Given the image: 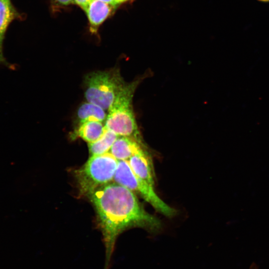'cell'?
Masks as SVG:
<instances>
[{"instance_id": "6da1fadb", "label": "cell", "mask_w": 269, "mask_h": 269, "mask_svg": "<svg viewBox=\"0 0 269 269\" xmlns=\"http://www.w3.org/2000/svg\"><path fill=\"white\" fill-rule=\"evenodd\" d=\"M89 196L110 245L119 233L128 227L139 226L155 230L160 226L159 220L144 209L134 193L123 186L110 183Z\"/></svg>"}, {"instance_id": "7a4b0ae2", "label": "cell", "mask_w": 269, "mask_h": 269, "mask_svg": "<svg viewBox=\"0 0 269 269\" xmlns=\"http://www.w3.org/2000/svg\"><path fill=\"white\" fill-rule=\"evenodd\" d=\"M139 83L137 80L125 84L108 109L105 126L119 136L141 142L132 106L134 94Z\"/></svg>"}, {"instance_id": "3957f363", "label": "cell", "mask_w": 269, "mask_h": 269, "mask_svg": "<svg viewBox=\"0 0 269 269\" xmlns=\"http://www.w3.org/2000/svg\"><path fill=\"white\" fill-rule=\"evenodd\" d=\"M126 84L118 69L91 72L84 80L85 97L88 102L108 110Z\"/></svg>"}, {"instance_id": "277c9868", "label": "cell", "mask_w": 269, "mask_h": 269, "mask_svg": "<svg viewBox=\"0 0 269 269\" xmlns=\"http://www.w3.org/2000/svg\"><path fill=\"white\" fill-rule=\"evenodd\" d=\"M118 160L109 152L91 156L78 172L81 191L90 195L98 188L110 183L114 179Z\"/></svg>"}, {"instance_id": "5b68a950", "label": "cell", "mask_w": 269, "mask_h": 269, "mask_svg": "<svg viewBox=\"0 0 269 269\" xmlns=\"http://www.w3.org/2000/svg\"><path fill=\"white\" fill-rule=\"evenodd\" d=\"M113 179L115 183L138 195L161 214L168 217L175 214L176 211L157 195L154 189V186L135 175L128 160H118Z\"/></svg>"}, {"instance_id": "8992f818", "label": "cell", "mask_w": 269, "mask_h": 269, "mask_svg": "<svg viewBox=\"0 0 269 269\" xmlns=\"http://www.w3.org/2000/svg\"><path fill=\"white\" fill-rule=\"evenodd\" d=\"M23 17L11 0H0V66L9 65L3 54V42L7 29L13 21L22 20Z\"/></svg>"}, {"instance_id": "52a82bcc", "label": "cell", "mask_w": 269, "mask_h": 269, "mask_svg": "<svg viewBox=\"0 0 269 269\" xmlns=\"http://www.w3.org/2000/svg\"><path fill=\"white\" fill-rule=\"evenodd\" d=\"M116 7L97 0H91L85 10L89 22L90 31L97 33L99 26L113 13Z\"/></svg>"}, {"instance_id": "ba28073f", "label": "cell", "mask_w": 269, "mask_h": 269, "mask_svg": "<svg viewBox=\"0 0 269 269\" xmlns=\"http://www.w3.org/2000/svg\"><path fill=\"white\" fill-rule=\"evenodd\" d=\"M128 161L136 176L154 186L152 164L144 149L132 156Z\"/></svg>"}, {"instance_id": "9c48e42d", "label": "cell", "mask_w": 269, "mask_h": 269, "mask_svg": "<svg viewBox=\"0 0 269 269\" xmlns=\"http://www.w3.org/2000/svg\"><path fill=\"white\" fill-rule=\"evenodd\" d=\"M141 142L133 138L119 136L109 152L118 160H128L132 156L143 149Z\"/></svg>"}, {"instance_id": "30bf717a", "label": "cell", "mask_w": 269, "mask_h": 269, "mask_svg": "<svg viewBox=\"0 0 269 269\" xmlns=\"http://www.w3.org/2000/svg\"><path fill=\"white\" fill-rule=\"evenodd\" d=\"M106 128L102 122L88 121L79 124L74 136L81 138L88 143L99 139L104 133Z\"/></svg>"}, {"instance_id": "8fae6325", "label": "cell", "mask_w": 269, "mask_h": 269, "mask_svg": "<svg viewBox=\"0 0 269 269\" xmlns=\"http://www.w3.org/2000/svg\"><path fill=\"white\" fill-rule=\"evenodd\" d=\"M107 115L104 109L88 102L79 107L77 113L79 124L88 121L103 122L106 121Z\"/></svg>"}, {"instance_id": "7c38bea8", "label": "cell", "mask_w": 269, "mask_h": 269, "mask_svg": "<svg viewBox=\"0 0 269 269\" xmlns=\"http://www.w3.org/2000/svg\"><path fill=\"white\" fill-rule=\"evenodd\" d=\"M118 137L119 135L115 132L106 128L104 133L99 139L89 143L91 155H98L108 152Z\"/></svg>"}, {"instance_id": "4fadbf2b", "label": "cell", "mask_w": 269, "mask_h": 269, "mask_svg": "<svg viewBox=\"0 0 269 269\" xmlns=\"http://www.w3.org/2000/svg\"><path fill=\"white\" fill-rule=\"evenodd\" d=\"M74 3L77 4L82 9L85 11L91 0H73Z\"/></svg>"}, {"instance_id": "5bb4252c", "label": "cell", "mask_w": 269, "mask_h": 269, "mask_svg": "<svg viewBox=\"0 0 269 269\" xmlns=\"http://www.w3.org/2000/svg\"><path fill=\"white\" fill-rule=\"evenodd\" d=\"M57 4L62 6H67L72 3H74L73 0H53Z\"/></svg>"}, {"instance_id": "9a60e30c", "label": "cell", "mask_w": 269, "mask_h": 269, "mask_svg": "<svg viewBox=\"0 0 269 269\" xmlns=\"http://www.w3.org/2000/svg\"><path fill=\"white\" fill-rule=\"evenodd\" d=\"M99 0L104 2H105V3H107L116 7L117 6V5H116L115 3V0Z\"/></svg>"}, {"instance_id": "2e32d148", "label": "cell", "mask_w": 269, "mask_h": 269, "mask_svg": "<svg viewBox=\"0 0 269 269\" xmlns=\"http://www.w3.org/2000/svg\"><path fill=\"white\" fill-rule=\"evenodd\" d=\"M260 0L264 1H269V0Z\"/></svg>"}]
</instances>
